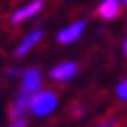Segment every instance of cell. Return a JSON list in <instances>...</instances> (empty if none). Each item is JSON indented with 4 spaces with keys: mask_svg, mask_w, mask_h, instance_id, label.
<instances>
[{
    "mask_svg": "<svg viewBox=\"0 0 127 127\" xmlns=\"http://www.w3.org/2000/svg\"><path fill=\"white\" fill-rule=\"evenodd\" d=\"M59 106V96L50 90H40L33 96V102H31V115L35 117H48L52 115Z\"/></svg>",
    "mask_w": 127,
    "mask_h": 127,
    "instance_id": "cell-1",
    "label": "cell"
},
{
    "mask_svg": "<svg viewBox=\"0 0 127 127\" xmlns=\"http://www.w3.org/2000/svg\"><path fill=\"white\" fill-rule=\"evenodd\" d=\"M33 92H29V90L25 88H19V92L15 94L13 102H10L8 106V117L10 119H25V115L31 113V102H33Z\"/></svg>",
    "mask_w": 127,
    "mask_h": 127,
    "instance_id": "cell-2",
    "label": "cell"
},
{
    "mask_svg": "<svg viewBox=\"0 0 127 127\" xmlns=\"http://www.w3.org/2000/svg\"><path fill=\"white\" fill-rule=\"evenodd\" d=\"M42 8H44V0H31L25 6H19L13 15H10V25H19V23H23V21L31 19L33 15H38Z\"/></svg>",
    "mask_w": 127,
    "mask_h": 127,
    "instance_id": "cell-3",
    "label": "cell"
},
{
    "mask_svg": "<svg viewBox=\"0 0 127 127\" xmlns=\"http://www.w3.org/2000/svg\"><path fill=\"white\" fill-rule=\"evenodd\" d=\"M83 29H86V21H75V23L63 27L59 33H56V42L59 44H73L83 35Z\"/></svg>",
    "mask_w": 127,
    "mask_h": 127,
    "instance_id": "cell-4",
    "label": "cell"
},
{
    "mask_svg": "<svg viewBox=\"0 0 127 127\" xmlns=\"http://www.w3.org/2000/svg\"><path fill=\"white\" fill-rule=\"evenodd\" d=\"M77 69L79 67L75 61H65L50 71V79H54V81H69V79H73L77 75Z\"/></svg>",
    "mask_w": 127,
    "mask_h": 127,
    "instance_id": "cell-5",
    "label": "cell"
},
{
    "mask_svg": "<svg viewBox=\"0 0 127 127\" xmlns=\"http://www.w3.org/2000/svg\"><path fill=\"white\" fill-rule=\"evenodd\" d=\"M42 73L38 71L35 67H29V69H25L23 71V75H21V88H25V90H29V92H33V94H38L40 90H42Z\"/></svg>",
    "mask_w": 127,
    "mask_h": 127,
    "instance_id": "cell-6",
    "label": "cell"
},
{
    "mask_svg": "<svg viewBox=\"0 0 127 127\" xmlns=\"http://www.w3.org/2000/svg\"><path fill=\"white\" fill-rule=\"evenodd\" d=\"M42 38H44V31H42V29H33L31 33H27L23 40H21V44L17 46V50H15V56H17V59H23V56L27 54V52L33 48L35 44H40Z\"/></svg>",
    "mask_w": 127,
    "mask_h": 127,
    "instance_id": "cell-7",
    "label": "cell"
},
{
    "mask_svg": "<svg viewBox=\"0 0 127 127\" xmlns=\"http://www.w3.org/2000/svg\"><path fill=\"white\" fill-rule=\"evenodd\" d=\"M121 15V0H102L98 4V17L104 21H113Z\"/></svg>",
    "mask_w": 127,
    "mask_h": 127,
    "instance_id": "cell-8",
    "label": "cell"
},
{
    "mask_svg": "<svg viewBox=\"0 0 127 127\" xmlns=\"http://www.w3.org/2000/svg\"><path fill=\"white\" fill-rule=\"evenodd\" d=\"M115 94H117V98L121 100V102H127V77L121 79V81L117 83V88H115Z\"/></svg>",
    "mask_w": 127,
    "mask_h": 127,
    "instance_id": "cell-9",
    "label": "cell"
},
{
    "mask_svg": "<svg viewBox=\"0 0 127 127\" xmlns=\"http://www.w3.org/2000/svg\"><path fill=\"white\" fill-rule=\"evenodd\" d=\"M117 123H119L117 119H104V121H100L96 127H117Z\"/></svg>",
    "mask_w": 127,
    "mask_h": 127,
    "instance_id": "cell-10",
    "label": "cell"
},
{
    "mask_svg": "<svg viewBox=\"0 0 127 127\" xmlns=\"http://www.w3.org/2000/svg\"><path fill=\"white\" fill-rule=\"evenodd\" d=\"M6 127H27V121H25V119H15L13 123L6 125Z\"/></svg>",
    "mask_w": 127,
    "mask_h": 127,
    "instance_id": "cell-11",
    "label": "cell"
},
{
    "mask_svg": "<svg viewBox=\"0 0 127 127\" xmlns=\"http://www.w3.org/2000/svg\"><path fill=\"white\" fill-rule=\"evenodd\" d=\"M23 75V71H19L17 67H13V69H8V77H21Z\"/></svg>",
    "mask_w": 127,
    "mask_h": 127,
    "instance_id": "cell-12",
    "label": "cell"
},
{
    "mask_svg": "<svg viewBox=\"0 0 127 127\" xmlns=\"http://www.w3.org/2000/svg\"><path fill=\"white\" fill-rule=\"evenodd\" d=\"M71 113L75 115V117H79V115H83V106H77V108H71Z\"/></svg>",
    "mask_w": 127,
    "mask_h": 127,
    "instance_id": "cell-13",
    "label": "cell"
},
{
    "mask_svg": "<svg viewBox=\"0 0 127 127\" xmlns=\"http://www.w3.org/2000/svg\"><path fill=\"white\" fill-rule=\"evenodd\" d=\"M123 52H125V56H127V38H125V42H123Z\"/></svg>",
    "mask_w": 127,
    "mask_h": 127,
    "instance_id": "cell-14",
    "label": "cell"
},
{
    "mask_svg": "<svg viewBox=\"0 0 127 127\" xmlns=\"http://www.w3.org/2000/svg\"><path fill=\"white\" fill-rule=\"evenodd\" d=\"M123 4H125V6H127V0H123Z\"/></svg>",
    "mask_w": 127,
    "mask_h": 127,
    "instance_id": "cell-15",
    "label": "cell"
}]
</instances>
